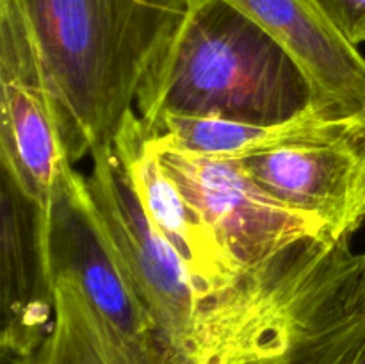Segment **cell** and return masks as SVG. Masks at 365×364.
<instances>
[{"instance_id":"3957f363","label":"cell","mask_w":365,"mask_h":364,"mask_svg":"<svg viewBox=\"0 0 365 364\" xmlns=\"http://www.w3.org/2000/svg\"><path fill=\"white\" fill-rule=\"evenodd\" d=\"M152 143V141H150ZM182 195L196 206L246 271H269L339 241L316 214L294 209L260 188L239 161L209 159L152 143Z\"/></svg>"},{"instance_id":"8fae6325","label":"cell","mask_w":365,"mask_h":364,"mask_svg":"<svg viewBox=\"0 0 365 364\" xmlns=\"http://www.w3.org/2000/svg\"><path fill=\"white\" fill-rule=\"evenodd\" d=\"M331 24L356 43L365 27V0H310ZM359 45V43H356Z\"/></svg>"},{"instance_id":"30bf717a","label":"cell","mask_w":365,"mask_h":364,"mask_svg":"<svg viewBox=\"0 0 365 364\" xmlns=\"http://www.w3.org/2000/svg\"><path fill=\"white\" fill-rule=\"evenodd\" d=\"M56 307L48 335L18 364H110L77 285L56 273Z\"/></svg>"},{"instance_id":"7a4b0ae2","label":"cell","mask_w":365,"mask_h":364,"mask_svg":"<svg viewBox=\"0 0 365 364\" xmlns=\"http://www.w3.org/2000/svg\"><path fill=\"white\" fill-rule=\"evenodd\" d=\"M310 106L312 91L302 70L230 0H191L135 96L146 128L166 116L278 123Z\"/></svg>"},{"instance_id":"277c9868","label":"cell","mask_w":365,"mask_h":364,"mask_svg":"<svg viewBox=\"0 0 365 364\" xmlns=\"http://www.w3.org/2000/svg\"><path fill=\"white\" fill-rule=\"evenodd\" d=\"M53 275L77 285L110 364H166L159 332L71 168L50 213Z\"/></svg>"},{"instance_id":"9a60e30c","label":"cell","mask_w":365,"mask_h":364,"mask_svg":"<svg viewBox=\"0 0 365 364\" xmlns=\"http://www.w3.org/2000/svg\"><path fill=\"white\" fill-rule=\"evenodd\" d=\"M362 120H364V123H365V113L362 114Z\"/></svg>"},{"instance_id":"7c38bea8","label":"cell","mask_w":365,"mask_h":364,"mask_svg":"<svg viewBox=\"0 0 365 364\" xmlns=\"http://www.w3.org/2000/svg\"><path fill=\"white\" fill-rule=\"evenodd\" d=\"M356 303L362 310H365V250L362 252V273H360L359 291H356Z\"/></svg>"},{"instance_id":"9c48e42d","label":"cell","mask_w":365,"mask_h":364,"mask_svg":"<svg viewBox=\"0 0 365 364\" xmlns=\"http://www.w3.org/2000/svg\"><path fill=\"white\" fill-rule=\"evenodd\" d=\"M152 143L192 156L245 161L282 148L330 143L365 132L360 116H335L310 106L278 123H248L203 116H166L146 128Z\"/></svg>"},{"instance_id":"5bb4252c","label":"cell","mask_w":365,"mask_h":364,"mask_svg":"<svg viewBox=\"0 0 365 364\" xmlns=\"http://www.w3.org/2000/svg\"><path fill=\"white\" fill-rule=\"evenodd\" d=\"M356 43H359V45H362V43H365V27L362 29V31H360L359 38H356Z\"/></svg>"},{"instance_id":"4fadbf2b","label":"cell","mask_w":365,"mask_h":364,"mask_svg":"<svg viewBox=\"0 0 365 364\" xmlns=\"http://www.w3.org/2000/svg\"><path fill=\"white\" fill-rule=\"evenodd\" d=\"M353 364H365V346H364V350L360 352V355L356 357V360Z\"/></svg>"},{"instance_id":"6da1fadb","label":"cell","mask_w":365,"mask_h":364,"mask_svg":"<svg viewBox=\"0 0 365 364\" xmlns=\"http://www.w3.org/2000/svg\"><path fill=\"white\" fill-rule=\"evenodd\" d=\"M38 41L71 164L113 145L191 0H16Z\"/></svg>"},{"instance_id":"8992f818","label":"cell","mask_w":365,"mask_h":364,"mask_svg":"<svg viewBox=\"0 0 365 364\" xmlns=\"http://www.w3.org/2000/svg\"><path fill=\"white\" fill-rule=\"evenodd\" d=\"M50 214L0 168V307L4 364H18L48 335L56 307Z\"/></svg>"},{"instance_id":"52a82bcc","label":"cell","mask_w":365,"mask_h":364,"mask_svg":"<svg viewBox=\"0 0 365 364\" xmlns=\"http://www.w3.org/2000/svg\"><path fill=\"white\" fill-rule=\"evenodd\" d=\"M239 163L269 195L319 216L339 239L351 241L365 225V132Z\"/></svg>"},{"instance_id":"ba28073f","label":"cell","mask_w":365,"mask_h":364,"mask_svg":"<svg viewBox=\"0 0 365 364\" xmlns=\"http://www.w3.org/2000/svg\"><path fill=\"white\" fill-rule=\"evenodd\" d=\"M287 52L305 75L312 106L335 116L365 113V56L310 0H230Z\"/></svg>"},{"instance_id":"5b68a950","label":"cell","mask_w":365,"mask_h":364,"mask_svg":"<svg viewBox=\"0 0 365 364\" xmlns=\"http://www.w3.org/2000/svg\"><path fill=\"white\" fill-rule=\"evenodd\" d=\"M0 168L46 214L73 168L45 63L16 0H0Z\"/></svg>"}]
</instances>
